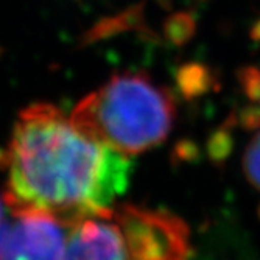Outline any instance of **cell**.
Here are the masks:
<instances>
[{
  "label": "cell",
  "mask_w": 260,
  "mask_h": 260,
  "mask_svg": "<svg viewBox=\"0 0 260 260\" xmlns=\"http://www.w3.org/2000/svg\"><path fill=\"white\" fill-rule=\"evenodd\" d=\"M5 200L11 212H41L67 226L109 209L129 184L131 162L80 131L50 103L23 109L7 150Z\"/></svg>",
  "instance_id": "1"
},
{
  "label": "cell",
  "mask_w": 260,
  "mask_h": 260,
  "mask_svg": "<svg viewBox=\"0 0 260 260\" xmlns=\"http://www.w3.org/2000/svg\"><path fill=\"white\" fill-rule=\"evenodd\" d=\"M175 119L176 105L169 89L137 72L111 77L70 114L80 131L126 156L159 147Z\"/></svg>",
  "instance_id": "2"
},
{
  "label": "cell",
  "mask_w": 260,
  "mask_h": 260,
  "mask_svg": "<svg viewBox=\"0 0 260 260\" xmlns=\"http://www.w3.org/2000/svg\"><path fill=\"white\" fill-rule=\"evenodd\" d=\"M133 260H187L190 231L182 218L162 209L115 206Z\"/></svg>",
  "instance_id": "3"
},
{
  "label": "cell",
  "mask_w": 260,
  "mask_h": 260,
  "mask_svg": "<svg viewBox=\"0 0 260 260\" xmlns=\"http://www.w3.org/2000/svg\"><path fill=\"white\" fill-rule=\"evenodd\" d=\"M0 228V260H64L67 224L41 212H11Z\"/></svg>",
  "instance_id": "4"
},
{
  "label": "cell",
  "mask_w": 260,
  "mask_h": 260,
  "mask_svg": "<svg viewBox=\"0 0 260 260\" xmlns=\"http://www.w3.org/2000/svg\"><path fill=\"white\" fill-rule=\"evenodd\" d=\"M64 260H133L125 229L114 206L69 228Z\"/></svg>",
  "instance_id": "5"
},
{
  "label": "cell",
  "mask_w": 260,
  "mask_h": 260,
  "mask_svg": "<svg viewBox=\"0 0 260 260\" xmlns=\"http://www.w3.org/2000/svg\"><path fill=\"white\" fill-rule=\"evenodd\" d=\"M239 83L249 106L239 114L235 120L242 128H251L260 123V66H246L239 72Z\"/></svg>",
  "instance_id": "6"
},
{
  "label": "cell",
  "mask_w": 260,
  "mask_h": 260,
  "mask_svg": "<svg viewBox=\"0 0 260 260\" xmlns=\"http://www.w3.org/2000/svg\"><path fill=\"white\" fill-rule=\"evenodd\" d=\"M251 137L242 154V169L248 182L260 192V123L251 128Z\"/></svg>",
  "instance_id": "7"
},
{
  "label": "cell",
  "mask_w": 260,
  "mask_h": 260,
  "mask_svg": "<svg viewBox=\"0 0 260 260\" xmlns=\"http://www.w3.org/2000/svg\"><path fill=\"white\" fill-rule=\"evenodd\" d=\"M195 31V19L192 16H188L187 13H179L170 19L167 23V33L169 38L176 42L182 44L187 39H190Z\"/></svg>",
  "instance_id": "8"
},
{
  "label": "cell",
  "mask_w": 260,
  "mask_h": 260,
  "mask_svg": "<svg viewBox=\"0 0 260 260\" xmlns=\"http://www.w3.org/2000/svg\"><path fill=\"white\" fill-rule=\"evenodd\" d=\"M7 210H10V206L5 200V197H0V228H2L7 221Z\"/></svg>",
  "instance_id": "9"
},
{
  "label": "cell",
  "mask_w": 260,
  "mask_h": 260,
  "mask_svg": "<svg viewBox=\"0 0 260 260\" xmlns=\"http://www.w3.org/2000/svg\"><path fill=\"white\" fill-rule=\"evenodd\" d=\"M159 2H160V5H162V7H169L172 0H159ZM200 2H203V0H200Z\"/></svg>",
  "instance_id": "10"
}]
</instances>
